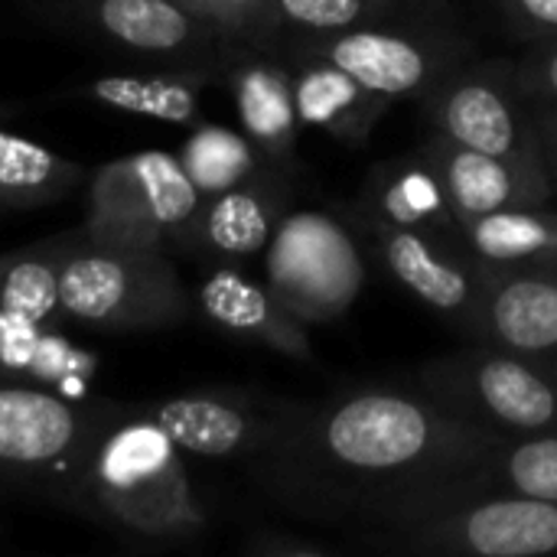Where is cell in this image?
<instances>
[{"instance_id":"6da1fadb","label":"cell","mask_w":557,"mask_h":557,"mask_svg":"<svg viewBox=\"0 0 557 557\" xmlns=\"http://www.w3.org/2000/svg\"><path fill=\"white\" fill-rule=\"evenodd\" d=\"M503 444L418 385H379L287 401L245 467L287 516L369 539L493 493Z\"/></svg>"},{"instance_id":"7a4b0ae2","label":"cell","mask_w":557,"mask_h":557,"mask_svg":"<svg viewBox=\"0 0 557 557\" xmlns=\"http://www.w3.org/2000/svg\"><path fill=\"white\" fill-rule=\"evenodd\" d=\"M59 499L153 548L189 545L209 529L183 450L144 408L111 405Z\"/></svg>"},{"instance_id":"3957f363","label":"cell","mask_w":557,"mask_h":557,"mask_svg":"<svg viewBox=\"0 0 557 557\" xmlns=\"http://www.w3.org/2000/svg\"><path fill=\"white\" fill-rule=\"evenodd\" d=\"M59 294L69 326L104 333L173 330L196 313L166 251L98 242L82 228L65 232Z\"/></svg>"},{"instance_id":"277c9868","label":"cell","mask_w":557,"mask_h":557,"mask_svg":"<svg viewBox=\"0 0 557 557\" xmlns=\"http://www.w3.org/2000/svg\"><path fill=\"white\" fill-rule=\"evenodd\" d=\"M202 202L180 153L140 150L91 176L82 232L111 245L189 251Z\"/></svg>"},{"instance_id":"5b68a950","label":"cell","mask_w":557,"mask_h":557,"mask_svg":"<svg viewBox=\"0 0 557 557\" xmlns=\"http://www.w3.org/2000/svg\"><path fill=\"white\" fill-rule=\"evenodd\" d=\"M414 385L506 441L557 431V372L486 343L431 359Z\"/></svg>"},{"instance_id":"8992f818","label":"cell","mask_w":557,"mask_h":557,"mask_svg":"<svg viewBox=\"0 0 557 557\" xmlns=\"http://www.w3.org/2000/svg\"><path fill=\"white\" fill-rule=\"evenodd\" d=\"M284 59H320L349 72L366 88L388 101L431 95L454 69L467 62V39L441 23L385 20L333 36L284 39L277 46Z\"/></svg>"},{"instance_id":"52a82bcc","label":"cell","mask_w":557,"mask_h":557,"mask_svg":"<svg viewBox=\"0 0 557 557\" xmlns=\"http://www.w3.org/2000/svg\"><path fill=\"white\" fill-rule=\"evenodd\" d=\"M362 542L405 557H557V503L493 490Z\"/></svg>"},{"instance_id":"ba28073f","label":"cell","mask_w":557,"mask_h":557,"mask_svg":"<svg viewBox=\"0 0 557 557\" xmlns=\"http://www.w3.org/2000/svg\"><path fill=\"white\" fill-rule=\"evenodd\" d=\"M111 405L0 375V486L62 496L78 457Z\"/></svg>"},{"instance_id":"9c48e42d","label":"cell","mask_w":557,"mask_h":557,"mask_svg":"<svg viewBox=\"0 0 557 557\" xmlns=\"http://www.w3.org/2000/svg\"><path fill=\"white\" fill-rule=\"evenodd\" d=\"M268 287L304 323L343 317L366 284V258L349 225L330 212H287L268 242Z\"/></svg>"},{"instance_id":"30bf717a","label":"cell","mask_w":557,"mask_h":557,"mask_svg":"<svg viewBox=\"0 0 557 557\" xmlns=\"http://www.w3.org/2000/svg\"><path fill=\"white\" fill-rule=\"evenodd\" d=\"M39 10L157 69H196L215 78L238 42L180 0H42Z\"/></svg>"},{"instance_id":"8fae6325","label":"cell","mask_w":557,"mask_h":557,"mask_svg":"<svg viewBox=\"0 0 557 557\" xmlns=\"http://www.w3.org/2000/svg\"><path fill=\"white\" fill-rule=\"evenodd\" d=\"M421 108L437 134L473 150L509 160H542L535 108L519 91L509 62L467 59L421 98Z\"/></svg>"},{"instance_id":"7c38bea8","label":"cell","mask_w":557,"mask_h":557,"mask_svg":"<svg viewBox=\"0 0 557 557\" xmlns=\"http://www.w3.org/2000/svg\"><path fill=\"white\" fill-rule=\"evenodd\" d=\"M369 238L385 271L411 297L476 343L490 271L473 258L463 238L414 228H372Z\"/></svg>"},{"instance_id":"4fadbf2b","label":"cell","mask_w":557,"mask_h":557,"mask_svg":"<svg viewBox=\"0 0 557 557\" xmlns=\"http://www.w3.org/2000/svg\"><path fill=\"white\" fill-rule=\"evenodd\" d=\"M287 398H264L242 388H199L144 405L183 454L202 460L248 463L274 434Z\"/></svg>"},{"instance_id":"5bb4252c","label":"cell","mask_w":557,"mask_h":557,"mask_svg":"<svg viewBox=\"0 0 557 557\" xmlns=\"http://www.w3.org/2000/svg\"><path fill=\"white\" fill-rule=\"evenodd\" d=\"M238 108L245 137L264 153V160L294 170L300 114L294 101L290 62L268 46L238 39L222 65V78Z\"/></svg>"},{"instance_id":"9a60e30c","label":"cell","mask_w":557,"mask_h":557,"mask_svg":"<svg viewBox=\"0 0 557 557\" xmlns=\"http://www.w3.org/2000/svg\"><path fill=\"white\" fill-rule=\"evenodd\" d=\"M421 150L437 170L441 186L460 222L512 206L552 202V180L545 160H509L483 153L437 131L431 140L421 144Z\"/></svg>"},{"instance_id":"2e32d148","label":"cell","mask_w":557,"mask_h":557,"mask_svg":"<svg viewBox=\"0 0 557 557\" xmlns=\"http://www.w3.org/2000/svg\"><path fill=\"white\" fill-rule=\"evenodd\" d=\"M294 180L287 166L268 163L245 183L209 196L196 219L189 251L215 261H245L268 248L290 212Z\"/></svg>"},{"instance_id":"e0dca14e","label":"cell","mask_w":557,"mask_h":557,"mask_svg":"<svg viewBox=\"0 0 557 557\" xmlns=\"http://www.w3.org/2000/svg\"><path fill=\"white\" fill-rule=\"evenodd\" d=\"M476 343L557 372V261L490 274Z\"/></svg>"},{"instance_id":"ac0fdd59","label":"cell","mask_w":557,"mask_h":557,"mask_svg":"<svg viewBox=\"0 0 557 557\" xmlns=\"http://www.w3.org/2000/svg\"><path fill=\"white\" fill-rule=\"evenodd\" d=\"M193 297L196 310H202L215 330L261 343L287 359L313 362L310 326H304L268 284L248 277L235 261H219Z\"/></svg>"},{"instance_id":"d6986e66","label":"cell","mask_w":557,"mask_h":557,"mask_svg":"<svg viewBox=\"0 0 557 557\" xmlns=\"http://www.w3.org/2000/svg\"><path fill=\"white\" fill-rule=\"evenodd\" d=\"M352 219L366 232L414 228V232L463 238L460 219L441 186V176L421 147L401 157H388L369 170V176L359 186Z\"/></svg>"},{"instance_id":"ffe728a7","label":"cell","mask_w":557,"mask_h":557,"mask_svg":"<svg viewBox=\"0 0 557 557\" xmlns=\"http://www.w3.org/2000/svg\"><path fill=\"white\" fill-rule=\"evenodd\" d=\"M290 72L300 124L317 127L349 147H366L388 108L395 104L385 95L356 82L349 72L320 59H294Z\"/></svg>"},{"instance_id":"44dd1931","label":"cell","mask_w":557,"mask_h":557,"mask_svg":"<svg viewBox=\"0 0 557 557\" xmlns=\"http://www.w3.org/2000/svg\"><path fill=\"white\" fill-rule=\"evenodd\" d=\"M219 82L212 72L196 69H157V72H127V75H101L85 82L78 91L95 104L163 124H199L202 91Z\"/></svg>"},{"instance_id":"7402d4cb","label":"cell","mask_w":557,"mask_h":557,"mask_svg":"<svg viewBox=\"0 0 557 557\" xmlns=\"http://www.w3.org/2000/svg\"><path fill=\"white\" fill-rule=\"evenodd\" d=\"M460 235L490 274L557 261V209L552 202L467 219L460 222Z\"/></svg>"},{"instance_id":"603a6c76","label":"cell","mask_w":557,"mask_h":557,"mask_svg":"<svg viewBox=\"0 0 557 557\" xmlns=\"http://www.w3.org/2000/svg\"><path fill=\"white\" fill-rule=\"evenodd\" d=\"M65 235L0 255V326H69L59 294Z\"/></svg>"},{"instance_id":"cb8c5ba5","label":"cell","mask_w":557,"mask_h":557,"mask_svg":"<svg viewBox=\"0 0 557 557\" xmlns=\"http://www.w3.org/2000/svg\"><path fill=\"white\" fill-rule=\"evenodd\" d=\"M85 180V166L52 147L13 134L0 121V206L39 209L65 199Z\"/></svg>"},{"instance_id":"d4e9b609","label":"cell","mask_w":557,"mask_h":557,"mask_svg":"<svg viewBox=\"0 0 557 557\" xmlns=\"http://www.w3.org/2000/svg\"><path fill=\"white\" fill-rule=\"evenodd\" d=\"M180 163L186 166L202 199H209L245 183L271 160H264V153L245 137V131L238 134L222 124H196L180 150Z\"/></svg>"},{"instance_id":"484cf974","label":"cell","mask_w":557,"mask_h":557,"mask_svg":"<svg viewBox=\"0 0 557 557\" xmlns=\"http://www.w3.org/2000/svg\"><path fill=\"white\" fill-rule=\"evenodd\" d=\"M405 0H271L277 46L284 39L333 36L372 23L395 20Z\"/></svg>"},{"instance_id":"4316f807","label":"cell","mask_w":557,"mask_h":557,"mask_svg":"<svg viewBox=\"0 0 557 557\" xmlns=\"http://www.w3.org/2000/svg\"><path fill=\"white\" fill-rule=\"evenodd\" d=\"M496 490L557 503V431L506 441L496 460Z\"/></svg>"},{"instance_id":"83f0119b","label":"cell","mask_w":557,"mask_h":557,"mask_svg":"<svg viewBox=\"0 0 557 557\" xmlns=\"http://www.w3.org/2000/svg\"><path fill=\"white\" fill-rule=\"evenodd\" d=\"M180 3L196 16H202L209 26H215L219 33H225L228 39H245L277 49L271 0H180Z\"/></svg>"},{"instance_id":"f1b7e54d","label":"cell","mask_w":557,"mask_h":557,"mask_svg":"<svg viewBox=\"0 0 557 557\" xmlns=\"http://www.w3.org/2000/svg\"><path fill=\"white\" fill-rule=\"evenodd\" d=\"M519 91L532 104H557V39H542L535 49L509 59Z\"/></svg>"},{"instance_id":"f546056e","label":"cell","mask_w":557,"mask_h":557,"mask_svg":"<svg viewBox=\"0 0 557 557\" xmlns=\"http://www.w3.org/2000/svg\"><path fill=\"white\" fill-rule=\"evenodd\" d=\"M242 555L248 557H336L339 548L330 542H320L313 535L297 532H277V529H258L245 539Z\"/></svg>"},{"instance_id":"4dcf8cb0","label":"cell","mask_w":557,"mask_h":557,"mask_svg":"<svg viewBox=\"0 0 557 557\" xmlns=\"http://www.w3.org/2000/svg\"><path fill=\"white\" fill-rule=\"evenodd\" d=\"M499 3L503 13L522 29L542 39H557V0H499Z\"/></svg>"},{"instance_id":"1f68e13d","label":"cell","mask_w":557,"mask_h":557,"mask_svg":"<svg viewBox=\"0 0 557 557\" xmlns=\"http://www.w3.org/2000/svg\"><path fill=\"white\" fill-rule=\"evenodd\" d=\"M539 124V147L552 180V199H557V104H532Z\"/></svg>"},{"instance_id":"d6a6232c","label":"cell","mask_w":557,"mask_h":557,"mask_svg":"<svg viewBox=\"0 0 557 557\" xmlns=\"http://www.w3.org/2000/svg\"><path fill=\"white\" fill-rule=\"evenodd\" d=\"M7 117H13V111L7 104H0V121H7Z\"/></svg>"}]
</instances>
